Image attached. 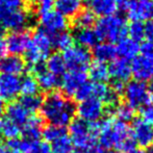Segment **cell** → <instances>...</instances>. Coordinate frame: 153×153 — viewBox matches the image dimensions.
<instances>
[{"label": "cell", "mask_w": 153, "mask_h": 153, "mask_svg": "<svg viewBox=\"0 0 153 153\" xmlns=\"http://www.w3.org/2000/svg\"><path fill=\"white\" fill-rule=\"evenodd\" d=\"M31 116V114H29V111L19 101H13L6 107V119L17 124L21 128L26 124Z\"/></svg>", "instance_id": "cell-20"}, {"label": "cell", "mask_w": 153, "mask_h": 153, "mask_svg": "<svg viewBox=\"0 0 153 153\" xmlns=\"http://www.w3.org/2000/svg\"><path fill=\"white\" fill-rule=\"evenodd\" d=\"M40 88L36 80V77L31 74H28L21 79L20 85V93L23 96H33L38 95Z\"/></svg>", "instance_id": "cell-32"}, {"label": "cell", "mask_w": 153, "mask_h": 153, "mask_svg": "<svg viewBox=\"0 0 153 153\" xmlns=\"http://www.w3.org/2000/svg\"><path fill=\"white\" fill-rule=\"evenodd\" d=\"M49 145H50L52 153H72L73 151L72 141L67 132L51 142Z\"/></svg>", "instance_id": "cell-29"}, {"label": "cell", "mask_w": 153, "mask_h": 153, "mask_svg": "<svg viewBox=\"0 0 153 153\" xmlns=\"http://www.w3.org/2000/svg\"><path fill=\"white\" fill-rule=\"evenodd\" d=\"M93 54H94L97 62L106 64V62H113L115 59L116 55H117V51H116V47L111 43L102 42L98 43L94 47Z\"/></svg>", "instance_id": "cell-25"}, {"label": "cell", "mask_w": 153, "mask_h": 153, "mask_svg": "<svg viewBox=\"0 0 153 153\" xmlns=\"http://www.w3.org/2000/svg\"><path fill=\"white\" fill-rule=\"evenodd\" d=\"M116 51H117V54H119L121 56L122 59H125V61L133 59L137 56V52L140 51L139 43L134 42V41L129 38H124L120 42H118Z\"/></svg>", "instance_id": "cell-23"}, {"label": "cell", "mask_w": 153, "mask_h": 153, "mask_svg": "<svg viewBox=\"0 0 153 153\" xmlns=\"http://www.w3.org/2000/svg\"><path fill=\"white\" fill-rule=\"evenodd\" d=\"M67 68L73 71L85 72L90 67L92 55L88 49L80 46H72L65 51L62 55Z\"/></svg>", "instance_id": "cell-8"}, {"label": "cell", "mask_w": 153, "mask_h": 153, "mask_svg": "<svg viewBox=\"0 0 153 153\" xmlns=\"http://www.w3.org/2000/svg\"><path fill=\"white\" fill-rule=\"evenodd\" d=\"M140 51L142 52V55L148 57H152L153 59V43L146 41L142 44V46L140 47Z\"/></svg>", "instance_id": "cell-44"}, {"label": "cell", "mask_w": 153, "mask_h": 153, "mask_svg": "<svg viewBox=\"0 0 153 153\" xmlns=\"http://www.w3.org/2000/svg\"><path fill=\"white\" fill-rule=\"evenodd\" d=\"M73 97L78 102H81V101L87 100V99L93 97V82L87 81L82 85H80L78 90L75 92V94L73 95Z\"/></svg>", "instance_id": "cell-38"}, {"label": "cell", "mask_w": 153, "mask_h": 153, "mask_svg": "<svg viewBox=\"0 0 153 153\" xmlns=\"http://www.w3.org/2000/svg\"><path fill=\"white\" fill-rule=\"evenodd\" d=\"M127 33L130 36L129 39L139 43L144 39V24L142 22L132 21L129 26H127Z\"/></svg>", "instance_id": "cell-37"}, {"label": "cell", "mask_w": 153, "mask_h": 153, "mask_svg": "<svg viewBox=\"0 0 153 153\" xmlns=\"http://www.w3.org/2000/svg\"><path fill=\"white\" fill-rule=\"evenodd\" d=\"M41 29L45 30L50 36L66 31L68 27V20L57 10H50L40 15Z\"/></svg>", "instance_id": "cell-11"}, {"label": "cell", "mask_w": 153, "mask_h": 153, "mask_svg": "<svg viewBox=\"0 0 153 153\" xmlns=\"http://www.w3.org/2000/svg\"><path fill=\"white\" fill-rule=\"evenodd\" d=\"M144 38L153 43V21H147V23L144 24Z\"/></svg>", "instance_id": "cell-46"}, {"label": "cell", "mask_w": 153, "mask_h": 153, "mask_svg": "<svg viewBox=\"0 0 153 153\" xmlns=\"http://www.w3.org/2000/svg\"><path fill=\"white\" fill-rule=\"evenodd\" d=\"M128 153H147V152H146L144 149H142V148H134V149H132Z\"/></svg>", "instance_id": "cell-48"}, {"label": "cell", "mask_w": 153, "mask_h": 153, "mask_svg": "<svg viewBox=\"0 0 153 153\" xmlns=\"http://www.w3.org/2000/svg\"><path fill=\"white\" fill-rule=\"evenodd\" d=\"M88 76L83 71H73L65 73L61 80V87L62 91L68 96H73L80 85L87 82Z\"/></svg>", "instance_id": "cell-17"}, {"label": "cell", "mask_w": 153, "mask_h": 153, "mask_svg": "<svg viewBox=\"0 0 153 153\" xmlns=\"http://www.w3.org/2000/svg\"><path fill=\"white\" fill-rule=\"evenodd\" d=\"M147 153H153V146H150V148L148 149V151H146Z\"/></svg>", "instance_id": "cell-52"}, {"label": "cell", "mask_w": 153, "mask_h": 153, "mask_svg": "<svg viewBox=\"0 0 153 153\" xmlns=\"http://www.w3.org/2000/svg\"><path fill=\"white\" fill-rule=\"evenodd\" d=\"M4 111V101H2V99L0 98V115Z\"/></svg>", "instance_id": "cell-50"}, {"label": "cell", "mask_w": 153, "mask_h": 153, "mask_svg": "<svg viewBox=\"0 0 153 153\" xmlns=\"http://www.w3.org/2000/svg\"><path fill=\"white\" fill-rule=\"evenodd\" d=\"M105 106L102 101L99 99L91 97V98L79 102L76 108L79 119L88 123H96L102 119L104 115Z\"/></svg>", "instance_id": "cell-9"}, {"label": "cell", "mask_w": 153, "mask_h": 153, "mask_svg": "<svg viewBox=\"0 0 153 153\" xmlns=\"http://www.w3.org/2000/svg\"><path fill=\"white\" fill-rule=\"evenodd\" d=\"M31 17L25 8L22 10H7L0 6V23L12 31L25 30L29 26Z\"/></svg>", "instance_id": "cell-7"}, {"label": "cell", "mask_w": 153, "mask_h": 153, "mask_svg": "<svg viewBox=\"0 0 153 153\" xmlns=\"http://www.w3.org/2000/svg\"><path fill=\"white\" fill-rule=\"evenodd\" d=\"M42 119L39 116L32 115L26 122V124L21 128L22 139L25 141L32 142V143L39 142L40 137H42Z\"/></svg>", "instance_id": "cell-19"}, {"label": "cell", "mask_w": 153, "mask_h": 153, "mask_svg": "<svg viewBox=\"0 0 153 153\" xmlns=\"http://www.w3.org/2000/svg\"><path fill=\"white\" fill-rule=\"evenodd\" d=\"M150 89L153 91V78L151 79V82H150Z\"/></svg>", "instance_id": "cell-53"}, {"label": "cell", "mask_w": 153, "mask_h": 153, "mask_svg": "<svg viewBox=\"0 0 153 153\" xmlns=\"http://www.w3.org/2000/svg\"><path fill=\"white\" fill-rule=\"evenodd\" d=\"M19 102L29 111V114L34 115L36 111L41 109L43 100L39 95H33V96H23Z\"/></svg>", "instance_id": "cell-35"}, {"label": "cell", "mask_w": 153, "mask_h": 153, "mask_svg": "<svg viewBox=\"0 0 153 153\" xmlns=\"http://www.w3.org/2000/svg\"><path fill=\"white\" fill-rule=\"evenodd\" d=\"M119 1H120V3H124V1H125V0H119Z\"/></svg>", "instance_id": "cell-56"}, {"label": "cell", "mask_w": 153, "mask_h": 153, "mask_svg": "<svg viewBox=\"0 0 153 153\" xmlns=\"http://www.w3.org/2000/svg\"><path fill=\"white\" fill-rule=\"evenodd\" d=\"M32 153H52V152H51L50 145H49L48 143L39 141L38 143L34 145L33 152Z\"/></svg>", "instance_id": "cell-45"}, {"label": "cell", "mask_w": 153, "mask_h": 153, "mask_svg": "<svg viewBox=\"0 0 153 153\" xmlns=\"http://www.w3.org/2000/svg\"><path fill=\"white\" fill-rule=\"evenodd\" d=\"M89 75L95 82L105 83L109 78L108 67L105 62H95L89 67Z\"/></svg>", "instance_id": "cell-27"}, {"label": "cell", "mask_w": 153, "mask_h": 153, "mask_svg": "<svg viewBox=\"0 0 153 153\" xmlns=\"http://www.w3.org/2000/svg\"><path fill=\"white\" fill-rule=\"evenodd\" d=\"M141 119L148 124H153V108L149 104H146L141 108Z\"/></svg>", "instance_id": "cell-41"}, {"label": "cell", "mask_w": 153, "mask_h": 153, "mask_svg": "<svg viewBox=\"0 0 153 153\" xmlns=\"http://www.w3.org/2000/svg\"><path fill=\"white\" fill-rule=\"evenodd\" d=\"M111 113H113V115L116 116L117 120L123 123H126V124L134 119V109L131 108L126 103H119L111 111Z\"/></svg>", "instance_id": "cell-33"}, {"label": "cell", "mask_w": 153, "mask_h": 153, "mask_svg": "<svg viewBox=\"0 0 153 153\" xmlns=\"http://www.w3.org/2000/svg\"><path fill=\"white\" fill-rule=\"evenodd\" d=\"M1 124H2V120L0 119V132H1Z\"/></svg>", "instance_id": "cell-55"}, {"label": "cell", "mask_w": 153, "mask_h": 153, "mask_svg": "<svg viewBox=\"0 0 153 153\" xmlns=\"http://www.w3.org/2000/svg\"><path fill=\"white\" fill-rule=\"evenodd\" d=\"M25 1H28V2H31V3H36V0H25Z\"/></svg>", "instance_id": "cell-54"}, {"label": "cell", "mask_w": 153, "mask_h": 153, "mask_svg": "<svg viewBox=\"0 0 153 153\" xmlns=\"http://www.w3.org/2000/svg\"><path fill=\"white\" fill-rule=\"evenodd\" d=\"M147 104H149L150 106H151L152 108H153V93L149 96V100H148V103H147Z\"/></svg>", "instance_id": "cell-51"}, {"label": "cell", "mask_w": 153, "mask_h": 153, "mask_svg": "<svg viewBox=\"0 0 153 153\" xmlns=\"http://www.w3.org/2000/svg\"><path fill=\"white\" fill-rule=\"evenodd\" d=\"M89 4L95 15L105 17L115 14L121 3L119 0H89Z\"/></svg>", "instance_id": "cell-22"}, {"label": "cell", "mask_w": 153, "mask_h": 153, "mask_svg": "<svg viewBox=\"0 0 153 153\" xmlns=\"http://www.w3.org/2000/svg\"><path fill=\"white\" fill-rule=\"evenodd\" d=\"M5 32H6V29H5V27L3 26V25L0 23V39L2 38V36L5 34Z\"/></svg>", "instance_id": "cell-49"}, {"label": "cell", "mask_w": 153, "mask_h": 153, "mask_svg": "<svg viewBox=\"0 0 153 153\" xmlns=\"http://www.w3.org/2000/svg\"><path fill=\"white\" fill-rule=\"evenodd\" d=\"M126 104L135 109L144 107L149 100V88L145 82L139 80H131L125 85L123 91Z\"/></svg>", "instance_id": "cell-6"}, {"label": "cell", "mask_w": 153, "mask_h": 153, "mask_svg": "<svg viewBox=\"0 0 153 153\" xmlns=\"http://www.w3.org/2000/svg\"><path fill=\"white\" fill-rule=\"evenodd\" d=\"M74 40L79 44L80 47L88 49V48H94L99 42V39L97 33L94 29L92 28H82V29H76L74 34Z\"/></svg>", "instance_id": "cell-26"}, {"label": "cell", "mask_w": 153, "mask_h": 153, "mask_svg": "<svg viewBox=\"0 0 153 153\" xmlns=\"http://www.w3.org/2000/svg\"><path fill=\"white\" fill-rule=\"evenodd\" d=\"M108 73L109 77L113 78V81L126 83L131 75L130 65L125 59H114L108 67Z\"/></svg>", "instance_id": "cell-21"}, {"label": "cell", "mask_w": 153, "mask_h": 153, "mask_svg": "<svg viewBox=\"0 0 153 153\" xmlns=\"http://www.w3.org/2000/svg\"><path fill=\"white\" fill-rule=\"evenodd\" d=\"M0 134L3 135L7 141L18 140V137L21 134V127L7 119L2 120Z\"/></svg>", "instance_id": "cell-34"}, {"label": "cell", "mask_w": 153, "mask_h": 153, "mask_svg": "<svg viewBox=\"0 0 153 153\" xmlns=\"http://www.w3.org/2000/svg\"><path fill=\"white\" fill-rule=\"evenodd\" d=\"M130 70L135 80L142 82L151 80L153 78V59L142 54L135 56L130 65Z\"/></svg>", "instance_id": "cell-12"}, {"label": "cell", "mask_w": 153, "mask_h": 153, "mask_svg": "<svg viewBox=\"0 0 153 153\" xmlns=\"http://www.w3.org/2000/svg\"><path fill=\"white\" fill-rule=\"evenodd\" d=\"M95 22H96V15L91 10H80L74 19V25L76 26V29L91 28Z\"/></svg>", "instance_id": "cell-30"}, {"label": "cell", "mask_w": 153, "mask_h": 153, "mask_svg": "<svg viewBox=\"0 0 153 153\" xmlns=\"http://www.w3.org/2000/svg\"><path fill=\"white\" fill-rule=\"evenodd\" d=\"M98 122L88 123L75 119L69 124V137L78 149L94 146L98 137Z\"/></svg>", "instance_id": "cell-5"}, {"label": "cell", "mask_w": 153, "mask_h": 153, "mask_svg": "<svg viewBox=\"0 0 153 153\" xmlns=\"http://www.w3.org/2000/svg\"><path fill=\"white\" fill-rule=\"evenodd\" d=\"M46 69L50 73H52L55 76H61L66 73V62L62 57V54L59 53H54V54H50L49 57L46 59Z\"/></svg>", "instance_id": "cell-28"}, {"label": "cell", "mask_w": 153, "mask_h": 153, "mask_svg": "<svg viewBox=\"0 0 153 153\" xmlns=\"http://www.w3.org/2000/svg\"><path fill=\"white\" fill-rule=\"evenodd\" d=\"M52 40L51 36L43 29L34 31L30 38V43L25 52L26 61L30 67L42 65L43 62L49 57L52 50Z\"/></svg>", "instance_id": "cell-4"}, {"label": "cell", "mask_w": 153, "mask_h": 153, "mask_svg": "<svg viewBox=\"0 0 153 153\" xmlns=\"http://www.w3.org/2000/svg\"><path fill=\"white\" fill-rule=\"evenodd\" d=\"M24 5L25 0H0V6L7 10H22Z\"/></svg>", "instance_id": "cell-40"}, {"label": "cell", "mask_w": 153, "mask_h": 153, "mask_svg": "<svg viewBox=\"0 0 153 153\" xmlns=\"http://www.w3.org/2000/svg\"><path fill=\"white\" fill-rule=\"evenodd\" d=\"M19 76L0 73V98L2 101H14L20 94Z\"/></svg>", "instance_id": "cell-13"}, {"label": "cell", "mask_w": 153, "mask_h": 153, "mask_svg": "<svg viewBox=\"0 0 153 153\" xmlns=\"http://www.w3.org/2000/svg\"><path fill=\"white\" fill-rule=\"evenodd\" d=\"M72 153H109L108 150L103 149L100 146H91V147L88 148H82V149H78L73 150Z\"/></svg>", "instance_id": "cell-43"}, {"label": "cell", "mask_w": 153, "mask_h": 153, "mask_svg": "<svg viewBox=\"0 0 153 153\" xmlns=\"http://www.w3.org/2000/svg\"><path fill=\"white\" fill-rule=\"evenodd\" d=\"M131 135L134 144L142 148L150 147L153 142L152 127L150 124L143 121L142 119H137L132 123L131 127Z\"/></svg>", "instance_id": "cell-14"}, {"label": "cell", "mask_w": 153, "mask_h": 153, "mask_svg": "<svg viewBox=\"0 0 153 153\" xmlns=\"http://www.w3.org/2000/svg\"><path fill=\"white\" fill-rule=\"evenodd\" d=\"M123 5L128 18L132 21H150L153 18L152 0H125Z\"/></svg>", "instance_id": "cell-10"}, {"label": "cell", "mask_w": 153, "mask_h": 153, "mask_svg": "<svg viewBox=\"0 0 153 153\" xmlns=\"http://www.w3.org/2000/svg\"><path fill=\"white\" fill-rule=\"evenodd\" d=\"M66 133L65 128L57 126H53V125H48L46 128H44L42 130V137H44L45 142L48 144H50L51 142H53L54 140H56L59 137H61L62 134Z\"/></svg>", "instance_id": "cell-36"}, {"label": "cell", "mask_w": 153, "mask_h": 153, "mask_svg": "<svg viewBox=\"0 0 153 153\" xmlns=\"http://www.w3.org/2000/svg\"><path fill=\"white\" fill-rule=\"evenodd\" d=\"M56 10L62 14L65 18L76 17L80 10H82V1L81 0H57L55 2Z\"/></svg>", "instance_id": "cell-24"}, {"label": "cell", "mask_w": 153, "mask_h": 153, "mask_svg": "<svg viewBox=\"0 0 153 153\" xmlns=\"http://www.w3.org/2000/svg\"><path fill=\"white\" fill-rule=\"evenodd\" d=\"M0 153H20L16 146V140L0 144Z\"/></svg>", "instance_id": "cell-42"}, {"label": "cell", "mask_w": 153, "mask_h": 153, "mask_svg": "<svg viewBox=\"0 0 153 153\" xmlns=\"http://www.w3.org/2000/svg\"><path fill=\"white\" fill-rule=\"evenodd\" d=\"M7 52V46H6V42L3 38L0 39V59L6 55Z\"/></svg>", "instance_id": "cell-47"}, {"label": "cell", "mask_w": 153, "mask_h": 153, "mask_svg": "<svg viewBox=\"0 0 153 153\" xmlns=\"http://www.w3.org/2000/svg\"><path fill=\"white\" fill-rule=\"evenodd\" d=\"M98 127L97 140L103 149H115L123 153L134 149L135 144L131 135V129L126 123L106 118L98 122Z\"/></svg>", "instance_id": "cell-1"}, {"label": "cell", "mask_w": 153, "mask_h": 153, "mask_svg": "<svg viewBox=\"0 0 153 153\" xmlns=\"http://www.w3.org/2000/svg\"><path fill=\"white\" fill-rule=\"evenodd\" d=\"M26 69L24 59L18 55H5L0 59V73L19 76Z\"/></svg>", "instance_id": "cell-18"}, {"label": "cell", "mask_w": 153, "mask_h": 153, "mask_svg": "<svg viewBox=\"0 0 153 153\" xmlns=\"http://www.w3.org/2000/svg\"><path fill=\"white\" fill-rule=\"evenodd\" d=\"M95 32L99 41L104 40L108 43L120 42L127 34V23L121 15H109L102 17L97 22Z\"/></svg>", "instance_id": "cell-3"}, {"label": "cell", "mask_w": 153, "mask_h": 153, "mask_svg": "<svg viewBox=\"0 0 153 153\" xmlns=\"http://www.w3.org/2000/svg\"><path fill=\"white\" fill-rule=\"evenodd\" d=\"M30 34L26 30L12 31L6 38V46L7 51L12 53V55L20 56L22 53H25L30 43Z\"/></svg>", "instance_id": "cell-15"}, {"label": "cell", "mask_w": 153, "mask_h": 153, "mask_svg": "<svg viewBox=\"0 0 153 153\" xmlns=\"http://www.w3.org/2000/svg\"><path fill=\"white\" fill-rule=\"evenodd\" d=\"M152 132H153V128H152Z\"/></svg>", "instance_id": "cell-57"}, {"label": "cell", "mask_w": 153, "mask_h": 153, "mask_svg": "<svg viewBox=\"0 0 153 153\" xmlns=\"http://www.w3.org/2000/svg\"><path fill=\"white\" fill-rule=\"evenodd\" d=\"M31 70L33 74H36V80L39 88L43 91L54 92V90L61 85V80L59 77L49 72L43 64L31 67Z\"/></svg>", "instance_id": "cell-16"}, {"label": "cell", "mask_w": 153, "mask_h": 153, "mask_svg": "<svg viewBox=\"0 0 153 153\" xmlns=\"http://www.w3.org/2000/svg\"><path fill=\"white\" fill-rule=\"evenodd\" d=\"M56 0H36V10L40 15L52 10V7L55 5Z\"/></svg>", "instance_id": "cell-39"}, {"label": "cell", "mask_w": 153, "mask_h": 153, "mask_svg": "<svg viewBox=\"0 0 153 153\" xmlns=\"http://www.w3.org/2000/svg\"><path fill=\"white\" fill-rule=\"evenodd\" d=\"M41 113L50 125L64 128L74 120L76 107L74 103L59 92H51L43 100Z\"/></svg>", "instance_id": "cell-2"}, {"label": "cell", "mask_w": 153, "mask_h": 153, "mask_svg": "<svg viewBox=\"0 0 153 153\" xmlns=\"http://www.w3.org/2000/svg\"><path fill=\"white\" fill-rule=\"evenodd\" d=\"M51 40H52V46L59 50H62L64 52L72 47L74 42L73 36L68 31H62L51 36Z\"/></svg>", "instance_id": "cell-31"}]
</instances>
